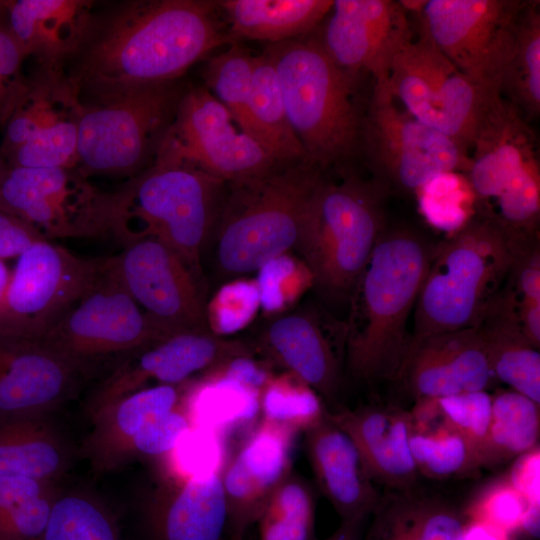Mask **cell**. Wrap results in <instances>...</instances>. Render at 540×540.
<instances>
[{"label":"cell","instance_id":"obj_18","mask_svg":"<svg viewBox=\"0 0 540 540\" xmlns=\"http://www.w3.org/2000/svg\"><path fill=\"white\" fill-rule=\"evenodd\" d=\"M408 12L393 0H334L313 32L341 69L358 77L371 74L387 83L394 57L412 39Z\"/></svg>","mask_w":540,"mask_h":540},{"label":"cell","instance_id":"obj_29","mask_svg":"<svg viewBox=\"0 0 540 540\" xmlns=\"http://www.w3.org/2000/svg\"><path fill=\"white\" fill-rule=\"evenodd\" d=\"M495 379L540 405V353L525 337L518 299L504 283L477 326Z\"/></svg>","mask_w":540,"mask_h":540},{"label":"cell","instance_id":"obj_25","mask_svg":"<svg viewBox=\"0 0 540 540\" xmlns=\"http://www.w3.org/2000/svg\"><path fill=\"white\" fill-rule=\"evenodd\" d=\"M88 0H0V14L28 57L62 68L77 56L97 21Z\"/></svg>","mask_w":540,"mask_h":540},{"label":"cell","instance_id":"obj_17","mask_svg":"<svg viewBox=\"0 0 540 540\" xmlns=\"http://www.w3.org/2000/svg\"><path fill=\"white\" fill-rule=\"evenodd\" d=\"M226 183L260 177L279 164L204 87L188 89L162 144Z\"/></svg>","mask_w":540,"mask_h":540},{"label":"cell","instance_id":"obj_39","mask_svg":"<svg viewBox=\"0 0 540 540\" xmlns=\"http://www.w3.org/2000/svg\"><path fill=\"white\" fill-rule=\"evenodd\" d=\"M40 540H121L110 510L82 491L59 492Z\"/></svg>","mask_w":540,"mask_h":540},{"label":"cell","instance_id":"obj_37","mask_svg":"<svg viewBox=\"0 0 540 540\" xmlns=\"http://www.w3.org/2000/svg\"><path fill=\"white\" fill-rule=\"evenodd\" d=\"M59 492L53 482L0 477V540H40Z\"/></svg>","mask_w":540,"mask_h":540},{"label":"cell","instance_id":"obj_2","mask_svg":"<svg viewBox=\"0 0 540 540\" xmlns=\"http://www.w3.org/2000/svg\"><path fill=\"white\" fill-rule=\"evenodd\" d=\"M410 227H385L350 293L345 355L356 379L396 380L415 306L434 248Z\"/></svg>","mask_w":540,"mask_h":540},{"label":"cell","instance_id":"obj_33","mask_svg":"<svg viewBox=\"0 0 540 540\" xmlns=\"http://www.w3.org/2000/svg\"><path fill=\"white\" fill-rule=\"evenodd\" d=\"M244 133L279 163L306 158L288 121L277 74L265 51L257 55Z\"/></svg>","mask_w":540,"mask_h":540},{"label":"cell","instance_id":"obj_45","mask_svg":"<svg viewBox=\"0 0 540 540\" xmlns=\"http://www.w3.org/2000/svg\"><path fill=\"white\" fill-rule=\"evenodd\" d=\"M433 399L441 421L471 444L482 465L491 421L492 396L486 390H480Z\"/></svg>","mask_w":540,"mask_h":540},{"label":"cell","instance_id":"obj_46","mask_svg":"<svg viewBox=\"0 0 540 540\" xmlns=\"http://www.w3.org/2000/svg\"><path fill=\"white\" fill-rule=\"evenodd\" d=\"M167 456L178 480L221 474L225 467L224 436L191 426Z\"/></svg>","mask_w":540,"mask_h":540},{"label":"cell","instance_id":"obj_8","mask_svg":"<svg viewBox=\"0 0 540 540\" xmlns=\"http://www.w3.org/2000/svg\"><path fill=\"white\" fill-rule=\"evenodd\" d=\"M187 90L178 79L81 99L76 169L86 177L131 178L148 168Z\"/></svg>","mask_w":540,"mask_h":540},{"label":"cell","instance_id":"obj_26","mask_svg":"<svg viewBox=\"0 0 540 540\" xmlns=\"http://www.w3.org/2000/svg\"><path fill=\"white\" fill-rule=\"evenodd\" d=\"M471 148L469 184L476 199H496L525 161L536 156L528 121L502 95L485 112Z\"/></svg>","mask_w":540,"mask_h":540},{"label":"cell","instance_id":"obj_30","mask_svg":"<svg viewBox=\"0 0 540 540\" xmlns=\"http://www.w3.org/2000/svg\"><path fill=\"white\" fill-rule=\"evenodd\" d=\"M150 512L156 540H222L227 504L221 474L177 480Z\"/></svg>","mask_w":540,"mask_h":540},{"label":"cell","instance_id":"obj_36","mask_svg":"<svg viewBox=\"0 0 540 540\" xmlns=\"http://www.w3.org/2000/svg\"><path fill=\"white\" fill-rule=\"evenodd\" d=\"M260 392L229 373L227 378L201 385L184 406L191 426L225 436L260 414Z\"/></svg>","mask_w":540,"mask_h":540},{"label":"cell","instance_id":"obj_27","mask_svg":"<svg viewBox=\"0 0 540 540\" xmlns=\"http://www.w3.org/2000/svg\"><path fill=\"white\" fill-rule=\"evenodd\" d=\"M330 416L354 443L372 481L398 489L415 481L418 471L409 446L411 414L366 406Z\"/></svg>","mask_w":540,"mask_h":540},{"label":"cell","instance_id":"obj_57","mask_svg":"<svg viewBox=\"0 0 540 540\" xmlns=\"http://www.w3.org/2000/svg\"><path fill=\"white\" fill-rule=\"evenodd\" d=\"M359 531L340 526L338 530L326 540H358Z\"/></svg>","mask_w":540,"mask_h":540},{"label":"cell","instance_id":"obj_53","mask_svg":"<svg viewBox=\"0 0 540 540\" xmlns=\"http://www.w3.org/2000/svg\"><path fill=\"white\" fill-rule=\"evenodd\" d=\"M518 317L527 340L540 348V301L518 300Z\"/></svg>","mask_w":540,"mask_h":540},{"label":"cell","instance_id":"obj_32","mask_svg":"<svg viewBox=\"0 0 540 540\" xmlns=\"http://www.w3.org/2000/svg\"><path fill=\"white\" fill-rule=\"evenodd\" d=\"M71 461V448L49 417L0 422V477L56 483Z\"/></svg>","mask_w":540,"mask_h":540},{"label":"cell","instance_id":"obj_41","mask_svg":"<svg viewBox=\"0 0 540 540\" xmlns=\"http://www.w3.org/2000/svg\"><path fill=\"white\" fill-rule=\"evenodd\" d=\"M440 423L433 428L412 423L409 446L417 471L443 479L481 466L471 444L442 421Z\"/></svg>","mask_w":540,"mask_h":540},{"label":"cell","instance_id":"obj_50","mask_svg":"<svg viewBox=\"0 0 540 540\" xmlns=\"http://www.w3.org/2000/svg\"><path fill=\"white\" fill-rule=\"evenodd\" d=\"M27 57L0 14V84L15 104L27 86L28 77L22 72V65Z\"/></svg>","mask_w":540,"mask_h":540},{"label":"cell","instance_id":"obj_5","mask_svg":"<svg viewBox=\"0 0 540 540\" xmlns=\"http://www.w3.org/2000/svg\"><path fill=\"white\" fill-rule=\"evenodd\" d=\"M264 51L306 158L325 172L346 164L361 150L365 109L355 100L358 77L336 65L313 32L268 44Z\"/></svg>","mask_w":540,"mask_h":540},{"label":"cell","instance_id":"obj_60","mask_svg":"<svg viewBox=\"0 0 540 540\" xmlns=\"http://www.w3.org/2000/svg\"><path fill=\"white\" fill-rule=\"evenodd\" d=\"M230 540H243V537H231Z\"/></svg>","mask_w":540,"mask_h":540},{"label":"cell","instance_id":"obj_56","mask_svg":"<svg viewBox=\"0 0 540 540\" xmlns=\"http://www.w3.org/2000/svg\"><path fill=\"white\" fill-rule=\"evenodd\" d=\"M11 276V270L8 268L6 263L0 260V306L4 299L9 280Z\"/></svg>","mask_w":540,"mask_h":540},{"label":"cell","instance_id":"obj_48","mask_svg":"<svg viewBox=\"0 0 540 540\" xmlns=\"http://www.w3.org/2000/svg\"><path fill=\"white\" fill-rule=\"evenodd\" d=\"M190 427L186 408L180 402L137 433L127 449L126 461L136 456H167Z\"/></svg>","mask_w":540,"mask_h":540},{"label":"cell","instance_id":"obj_15","mask_svg":"<svg viewBox=\"0 0 540 540\" xmlns=\"http://www.w3.org/2000/svg\"><path fill=\"white\" fill-rule=\"evenodd\" d=\"M163 340L116 275L110 257L93 286L40 339L87 371Z\"/></svg>","mask_w":540,"mask_h":540},{"label":"cell","instance_id":"obj_1","mask_svg":"<svg viewBox=\"0 0 540 540\" xmlns=\"http://www.w3.org/2000/svg\"><path fill=\"white\" fill-rule=\"evenodd\" d=\"M216 1H128L97 18L69 75L81 99L178 80L196 62L233 42Z\"/></svg>","mask_w":540,"mask_h":540},{"label":"cell","instance_id":"obj_40","mask_svg":"<svg viewBox=\"0 0 540 540\" xmlns=\"http://www.w3.org/2000/svg\"><path fill=\"white\" fill-rule=\"evenodd\" d=\"M257 522L259 540H317L310 487L291 473L271 495Z\"/></svg>","mask_w":540,"mask_h":540},{"label":"cell","instance_id":"obj_58","mask_svg":"<svg viewBox=\"0 0 540 540\" xmlns=\"http://www.w3.org/2000/svg\"><path fill=\"white\" fill-rule=\"evenodd\" d=\"M365 540H387V539L380 533V531L375 526H373L369 535L366 537Z\"/></svg>","mask_w":540,"mask_h":540},{"label":"cell","instance_id":"obj_16","mask_svg":"<svg viewBox=\"0 0 540 540\" xmlns=\"http://www.w3.org/2000/svg\"><path fill=\"white\" fill-rule=\"evenodd\" d=\"M128 293L163 339L183 332H213L202 276L163 242L145 238L110 257Z\"/></svg>","mask_w":540,"mask_h":540},{"label":"cell","instance_id":"obj_44","mask_svg":"<svg viewBox=\"0 0 540 540\" xmlns=\"http://www.w3.org/2000/svg\"><path fill=\"white\" fill-rule=\"evenodd\" d=\"M495 200L498 213L490 217L507 236L539 235L540 168L537 155L524 162Z\"/></svg>","mask_w":540,"mask_h":540},{"label":"cell","instance_id":"obj_42","mask_svg":"<svg viewBox=\"0 0 540 540\" xmlns=\"http://www.w3.org/2000/svg\"><path fill=\"white\" fill-rule=\"evenodd\" d=\"M257 55L234 43L207 59L202 71L204 87L229 111L244 132Z\"/></svg>","mask_w":540,"mask_h":540},{"label":"cell","instance_id":"obj_24","mask_svg":"<svg viewBox=\"0 0 540 540\" xmlns=\"http://www.w3.org/2000/svg\"><path fill=\"white\" fill-rule=\"evenodd\" d=\"M305 432L320 490L340 516V526L359 531L365 518L376 511L379 500L357 448L328 411Z\"/></svg>","mask_w":540,"mask_h":540},{"label":"cell","instance_id":"obj_34","mask_svg":"<svg viewBox=\"0 0 540 540\" xmlns=\"http://www.w3.org/2000/svg\"><path fill=\"white\" fill-rule=\"evenodd\" d=\"M539 404L514 390L492 397V413L482 465L498 464L538 447Z\"/></svg>","mask_w":540,"mask_h":540},{"label":"cell","instance_id":"obj_38","mask_svg":"<svg viewBox=\"0 0 540 540\" xmlns=\"http://www.w3.org/2000/svg\"><path fill=\"white\" fill-rule=\"evenodd\" d=\"M374 526L387 540H463L465 523L442 503L404 500L389 508Z\"/></svg>","mask_w":540,"mask_h":540},{"label":"cell","instance_id":"obj_12","mask_svg":"<svg viewBox=\"0 0 540 540\" xmlns=\"http://www.w3.org/2000/svg\"><path fill=\"white\" fill-rule=\"evenodd\" d=\"M0 209L47 240L112 237V192L76 168L8 167L0 183Z\"/></svg>","mask_w":540,"mask_h":540},{"label":"cell","instance_id":"obj_52","mask_svg":"<svg viewBox=\"0 0 540 540\" xmlns=\"http://www.w3.org/2000/svg\"><path fill=\"white\" fill-rule=\"evenodd\" d=\"M507 480L529 504L540 505L539 447L516 457Z\"/></svg>","mask_w":540,"mask_h":540},{"label":"cell","instance_id":"obj_11","mask_svg":"<svg viewBox=\"0 0 540 540\" xmlns=\"http://www.w3.org/2000/svg\"><path fill=\"white\" fill-rule=\"evenodd\" d=\"M105 262L47 239L31 245L11 270L0 306V336L40 340L93 286Z\"/></svg>","mask_w":540,"mask_h":540},{"label":"cell","instance_id":"obj_31","mask_svg":"<svg viewBox=\"0 0 540 540\" xmlns=\"http://www.w3.org/2000/svg\"><path fill=\"white\" fill-rule=\"evenodd\" d=\"M216 4L233 44L242 40L272 44L314 32L333 0H223Z\"/></svg>","mask_w":540,"mask_h":540},{"label":"cell","instance_id":"obj_51","mask_svg":"<svg viewBox=\"0 0 540 540\" xmlns=\"http://www.w3.org/2000/svg\"><path fill=\"white\" fill-rule=\"evenodd\" d=\"M43 239L31 225L0 209V260L18 258L31 245Z\"/></svg>","mask_w":540,"mask_h":540},{"label":"cell","instance_id":"obj_49","mask_svg":"<svg viewBox=\"0 0 540 540\" xmlns=\"http://www.w3.org/2000/svg\"><path fill=\"white\" fill-rule=\"evenodd\" d=\"M456 176L454 173L440 175L418 192L421 195V207L428 220L436 227L451 231H459L469 220L460 205Z\"/></svg>","mask_w":540,"mask_h":540},{"label":"cell","instance_id":"obj_4","mask_svg":"<svg viewBox=\"0 0 540 540\" xmlns=\"http://www.w3.org/2000/svg\"><path fill=\"white\" fill-rule=\"evenodd\" d=\"M325 173L305 158L227 183L210 243L217 272L243 276L295 248Z\"/></svg>","mask_w":540,"mask_h":540},{"label":"cell","instance_id":"obj_9","mask_svg":"<svg viewBox=\"0 0 540 540\" xmlns=\"http://www.w3.org/2000/svg\"><path fill=\"white\" fill-rule=\"evenodd\" d=\"M413 39L394 57L389 87L419 122L453 139L467 154L479 124L498 90L462 74L419 25Z\"/></svg>","mask_w":540,"mask_h":540},{"label":"cell","instance_id":"obj_13","mask_svg":"<svg viewBox=\"0 0 540 540\" xmlns=\"http://www.w3.org/2000/svg\"><path fill=\"white\" fill-rule=\"evenodd\" d=\"M523 0H428L419 25L475 83L498 90L512 56Z\"/></svg>","mask_w":540,"mask_h":540},{"label":"cell","instance_id":"obj_55","mask_svg":"<svg viewBox=\"0 0 540 540\" xmlns=\"http://www.w3.org/2000/svg\"><path fill=\"white\" fill-rule=\"evenodd\" d=\"M14 106L13 99L0 84V125H5Z\"/></svg>","mask_w":540,"mask_h":540},{"label":"cell","instance_id":"obj_10","mask_svg":"<svg viewBox=\"0 0 540 540\" xmlns=\"http://www.w3.org/2000/svg\"><path fill=\"white\" fill-rule=\"evenodd\" d=\"M387 83H374L362 124L361 150L372 177L392 191L418 192L434 178L468 172L469 155L450 137L400 110Z\"/></svg>","mask_w":540,"mask_h":540},{"label":"cell","instance_id":"obj_47","mask_svg":"<svg viewBox=\"0 0 540 540\" xmlns=\"http://www.w3.org/2000/svg\"><path fill=\"white\" fill-rule=\"evenodd\" d=\"M528 505L509 481L504 480L486 489L468 513L470 521L485 522L513 534L521 529Z\"/></svg>","mask_w":540,"mask_h":540},{"label":"cell","instance_id":"obj_7","mask_svg":"<svg viewBox=\"0 0 540 540\" xmlns=\"http://www.w3.org/2000/svg\"><path fill=\"white\" fill-rule=\"evenodd\" d=\"M388 190L373 177L325 173L310 206L295 249L313 284L326 296H350L352 288L386 227Z\"/></svg>","mask_w":540,"mask_h":540},{"label":"cell","instance_id":"obj_6","mask_svg":"<svg viewBox=\"0 0 540 540\" xmlns=\"http://www.w3.org/2000/svg\"><path fill=\"white\" fill-rule=\"evenodd\" d=\"M511 266L506 236L479 214L434 245L416 303L411 339L476 327Z\"/></svg>","mask_w":540,"mask_h":540},{"label":"cell","instance_id":"obj_21","mask_svg":"<svg viewBox=\"0 0 540 540\" xmlns=\"http://www.w3.org/2000/svg\"><path fill=\"white\" fill-rule=\"evenodd\" d=\"M396 380L419 400L486 390L496 379L473 327L410 338Z\"/></svg>","mask_w":540,"mask_h":540},{"label":"cell","instance_id":"obj_22","mask_svg":"<svg viewBox=\"0 0 540 540\" xmlns=\"http://www.w3.org/2000/svg\"><path fill=\"white\" fill-rule=\"evenodd\" d=\"M295 432L261 420L221 473L231 537H243L291 474Z\"/></svg>","mask_w":540,"mask_h":540},{"label":"cell","instance_id":"obj_14","mask_svg":"<svg viewBox=\"0 0 540 540\" xmlns=\"http://www.w3.org/2000/svg\"><path fill=\"white\" fill-rule=\"evenodd\" d=\"M82 107L62 68L38 65L4 125L0 152L8 167L76 168Z\"/></svg>","mask_w":540,"mask_h":540},{"label":"cell","instance_id":"obj_28","mask_svg":"<svg viewBox=\"0 0 540 540\" xmlns=\"http://www.w3.org/2000/svg\"><path fill=\"white\" fill-rule=\"evenodd\" d=\"M178 386L146 387L91 414L92 429L82 453L95 472H109L126 462L127 449L137 433L181 402Z\"/></svg>","mask_w":540,"mask_h":540},{"label":"cell","instance_id":"obj_19","mask_svg":"<svg viewBox=\"0 0 540 540\" xmlns=\"http://www.w3.org/2000/svg\"><path fill=\"white\" fill-rule=\"evenodd\" d=\"M250 356L251 350L243 342L223 339L213 332L172 335L129 354L115 367L90 400V414L146 388L150 381L158 385H180L196 373Z\"/></svg>","mask_w":540,"mask_h":540},{"label":"cell","instance_id":"obj_3","mask_svg":"<svg viewBox=\"0 0 540 540\" xmlns=\"http://www.w3.org/2000/svg\"><path fill=\"white\" fill-rule=\"evenodd\" d=\"M227 183L160 147L154 162L112 192V237L157 239L202 276Z\"/></svg>","mask_w":540,"mask_h":540},{"label":"cell","instance_id":"obj_43","mask_svg":"<svg viewBox=\"0 0 540 540\" xmlns=\"http://www.w3.org/2000/svg\"><path fill=\"white\" fill-rule=\"evenodd\" d=\"M326 412L319 394L289 373L267 382L260 392L262 419L295 433L313 427Z\"/></svg>","mask_w":540,"mask_h":540},{"label":"cell","instance_id":"obj_35","mask_svg":"<svg viewBox=\"0 0 540 540\" xmlns=\"http://www.w3.org/2000/svg\"><path fill=\"white\" fill-rule=\"evenodd\" d=\"M500 93L529 121L540 112V5L527 1L518 24L512 56Z\"/></svg>","mask_w":540,"mask_h":540},{"label":"cell","instance_id":"obj_23","mask_svg":"<svg viewBox=\"0 0 540 540\" xmlns=\"http://www.w3.org/2000/svg\"><path fill=\"white\" fill-rule=\"evenodd\" d=\"M345 342V324L326 323L308 311L277 318L261 337V347L272 361L330 400L340 388Z\"/></svg>","mask_w":540,"mask_h":540},{"label":"cell","instance_id":"obj_20","mask_svg":"<svg viewBox=\"0 0 540 540\" xmlns=\"http://www.w3.org/2000/svg\"><path fill=\"white\" fill-rule=\"evenodd\" d=\"M86 373L40 340L0 336V422L49 417Z\"/></svg>","mask_w":540,"mask_h":540},{"label":"cell","instance_id":"obj_54","mask_svg":"<svg viewBox=\"0 0 540 540\" xmlns=\"http://www.w3.org/2000/svg\"><path fill=\"white\" fill-rule=\"evenodd\" d=\"M511 535L494 525L469 520L464 527L463 540H511Z\"/></svg>","mask_w":540,"mask_h":540},{"label":"cell","instance_id":"obj_59","mask_svg":"<svg viewBox=\"0 0 540 540\" xmlns=\"http://www.w3.org/2000/svg\"><path fill=\"white\" fill-rule=\"evenodd\" d=\"M8 169V165L3 157V155L0 152V183Z\"/></svg>","mask_w":540,"mask_h":540}]
</instances>
